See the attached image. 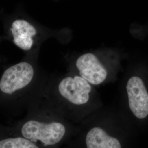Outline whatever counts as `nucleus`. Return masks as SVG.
I'll return each instance as SVG.
<instances>
[{
    "mask_svg": "<svg viewBox=\"0 0 148 148\" xmlns=\"http://www.w3.org/2000/svg\"><path fill=\"white\" fill-rule=\"evenodd\" d=\"M27 108V115L14 128V134L43 148H63L74 137L73 123L48 104L40 89Z\"/></svg>",
    "mask_w": 148,
    "mask_h": 148,
    "instance_id": "f257e3e1",
    "label": "nucleus"
},
{
    "mask_svg": "<svg viewBox=\"0 0 148 148\" xmlns=\"http://www.w3.org/2000/svg\"><path fill=\"white\" fill-rule=\"evenodd\" d=\"M92 91V85L74 73L45 77L40 88L48 104L71 123L91 101Z\"/></svg>",
    "mask_w": 148,
    "mask_h": 148,
    "instance_id": "f03ea898",
    "label": "nucleus"
},
{
    "mask_svg": "<svg viewBox=\"0 0 148 148\" xmlns=\"http://www.w3.org/2000/svg\"><path fill=\"white\" fill-rule=\"evenodd\" d=\"M45 77L40 76L32 64L24 61L6 69L0 79V92L18 98L27 107Z\"/></svg>",
    "mask_w": 148,
    "mask_h": 148,
    "instance_id": "7ed1b4c3",
    "label": "nucleus"
},
{
    "mask_svg": "<svg viewBox=\"0 0 148 148\" xmlns=\"http://www.w3.org/2000/svg\"><path fill=\"white\" fill-rule=\"evenodd\" d=\"M77 75L90 85H99L106 81L108 71L100 60L93 53H85L79 57L75 64Z\"/></svg>",
    "mask_w": 148,
    "mask_h": 148,
    "instance_id": "20e7f679",
    "label": "nucleus"
},
{
    "mask_svg": "<svg viewBox=\"0 0 148 148\" xmlns=\"http://www.w3.org/2000/svg\"><path fill=\"white\" fill-rule=\"evenodd\" d=\"M127 93L131 110L138 119L148 115V93L142 79L133 76L127 82Z\"/></svg>",
    "mask_w": 148,
    "mask_h": 148,
    "instance_id": "39448f33",
    "label": "nucleus"
},
{
    "mask_svg": "<svg viewBox=\"0 0 148 148\" xmlns=\"http://www.w3.org/2000/svg\"><path fill=\"white\" fill-rule=\"evenodd\" d=\"M13 36V42L21 49L29 51L34 45L33 37L36 34L35 28L24 20H16L11 29Z\"/></svg>",
    "mask_w": 148,
    "mask_h": 148,
    "instance_id": "423d86ee",
    "label": "nucleus"
},
{
    "mask_svg": "<svg viewBox=\"0 0 148 148\" xmlns=\"http://www.w3.org/2000/svg\"><path fill=\"white\" fill-rule=\"evenodd\" d=\"M84 142L86 148H121L119 140L100 126L90 128L86 133Z\"/></svg>",
    "mask_w": 148,
    "mask_h": 148,
    "instance_id": "0eeeda50",
    "label": "nucleus"
},
{
    "mask_svg": "<svg viewBox=\"0 0 148 148\" xmlns=\"http://www.w3.org/2000/svg\"><path fill=\"white\" fill-rule=\"evenodd\" d=\"M0 148H43L35 143L20 136L0 139Z\"/></svg>",
    "mask_w": 148,
    "mask_h": 148,
    "instance_id": "6e6552de",
    "label": "nucleus"
},
{
    "mask_svg": "<svg viewBox=\"0 0 148 148\" xmlns=\"http://www.w3.org/2000/svg\"><path fill=\"white\" fill-rule=\"evenodd\" d=\"M72 148L71 147H70L69 145H67L66 147H63V148Z\"/></svg>",
    "mask_w": 148,
    "mask_h": 148,
    "instance_id": "1a4fd4ad",
    "label": "nucleus"
}]
</instances>
